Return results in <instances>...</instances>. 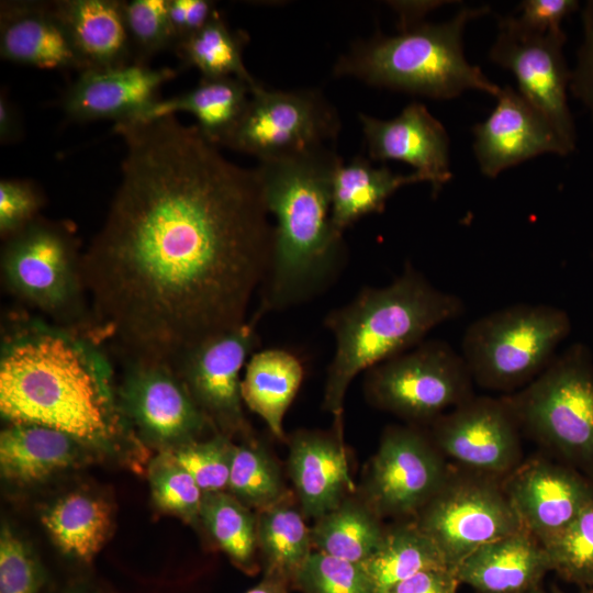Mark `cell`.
<instances>
[{
    "instance_id": "6da1fadb",
    "label": "cell",
    "mask_w": 593,
    "mask_h": 593,
    "mask_svg": "<svg viewBox=\"0 0 593 593\" xmlns=\"http://www.w3.org/2000/svg\"><path fill=\"white\" fill-rule=\"evenodd\" d=\"M125 144L107 217L82 254L94 331L123 358L172 363L248 317L272 222L257 168L176 115L113 125Z\"/></svg>"
},
{
    "instance_id": "7a4b0ae2",
    "label": "cell",
    "mask_w": 593,
    "mask_h": 593,
    "mask_svg": "<svg viewBox=\"0 0 593 593\" xmlns=\"http://www.w3.org/2000/svg\"><path fill=\"white\" fill-rule=\"evenodd\" d=\"M0 412L86 444L108 441L124 418L102 342L25 310L1 323Z\"/></svg>"
},
{
    "instance_id": "3957f363",
    "label": "cell",
    "mask_w": 593,
    "mask_h": 593,
    "mask_svg": "<svg viewBox=\"0 0 593 593\" xmlns=\"http://www.w3.org/2000/svg\"><path fill=\"white\" fill-rule=\"evenodd\" d=\"M342 161L331 146L256 166L273 220L268 269L258 292L257 307L265 314L321 295L345 268L347 244L332 221V179Z\"/></svg>"
},
{
    "instance_id": "277c9868",
    "label": "cell",
    "mask_w": 593,
    "mask_h": 593,
    "mask_svg": "<svg viewBox=\"0 0 593 593\" xmlns=\"http://www.w3.org/2000/svg\"><path fill=\"white\" fill-rule=\"evenodd\" d=\"M463 311L459 296L435 287L410 262L389 284L365 287L329 311L323 323L334 336L335 353L322 407L335 425L343 426L345 396L356 376L417 346L433 328Z\"/></svg>"
},
{
    "instance_id": "5b68a950",
    "label": "cell",
    "mask_w": 593,
    "mask_h": 593,
    "mask_svg": "<svg viewBox=\"0 0 593 593\" xmlns=\"http://www.w3.org/2000/svg\"><path fill=\"white\" fill-rule=\"evenodd\" d=\"M488 11V7L462 8L449 21H423L392 36L378 31L356 41L337 58L333 72L433 99H452L469 89L497 97L502 88L468 63L462 47L468 22Z\"/></svg>"
},
{
    "instance_id": "8992f818",
    "label": "cell",
    "mask_w": 593,
    "mask_h": 593,
    "mask_svg": "<svg viewBox=\"0 0 593 593\" xmlns=\"http://www.w3.org/2000/svg\"><path fill=\"white\" fill-rule=\"evenodd\" d=\"M81 258L75 225L41 215L3 240L2 287L46 320L97 337Z\"/></svg>"
},
{
    "instance_id": "52a82bcc",
    "label": "cell",
    "mask_w": 593,
    "mask_h": 593,
    "mask_svg": "<svg viewBox=\"0 0 593 593\" xmlns=\"http://www.w3.org/2000/svg\"><path fill=\"white\" fill-rule=\"evenodd\" d=\"M503 398L522 433L593 481V356L586 345L572 344Z\"/></svg>"
},
{
    "instance_id": "ba28073f",
    "label": "cell",
    "mask_w": 593,
    "mask_h": 593,
    "mask_svg": "<svg viewBox=\"0 0 593 593\" xmlns=\"http://www.w3.org/2000/svg\"><path fill=\"white\" fill-rule=\"evenodd\" d=\"M570 333L564 310L516 303L473 321L463 334L460 354L475 384L505 395L536 379Z\"/></svg>"
},
{
    "instance_id": "9c48e42d",
    "label": "cell",
    "mask_w": 593,
    "mask_h": 593,
    "mask_svg": "<svg viewBox=\"0 0 593 593\" xmlns=\"http://www.w3.org/2000/svg\"><path fill=\"white\" fill-rule=\"evenodd\" d=\"M473 384L461 354L430 339L367 370L363 392L372 406L406 424L429 427L471 399Z\"/></svg>"
},
{
    "instance_id": "30bf717a",
    "label": "cell",
    "mask_w": 593,
    "mask_h": 593,
    "mask_svg": "<svg viewBox=\"0 0 593 593\" xmlns=\"http://www.w3.org/2000/svg\"><path fill=\"white\" fill-rule=\"evenodd\" d=\"M452 569L481 546L524 530L499 478L463 467L449 472L413 518Z\"/></svg>"
},
{
    "instance_id": "8fae6325",
    "label": "cell",
    "mask_w": 593,
    "mask_h": 593,
    "mask_svg": "<svg viewBox=\"0 0 593 593\" xmlns=\"http://www.w3.org/2000/svg\"><path fill=\"white\" fill-rule=\"evenodd\" d=\"M337 110L316 89L251 91L246 112L227 144L258 163L296 157L335 146Z\"/></svg>"
},
{
    "instance_id": "7c38bea8",
    "label": "cell",
    "mask_w": 593,
    "mask_h": 593,
    "mask_svg": "<svg viewBox=\"0 0 593 593\" xmlns=\"http://www.w3.org/2000/svg\"><path fill=\"white\" fill-rule=\"evenodd\" d=\"M256 309L247 320L213 335L179 355L171 366L216 433L250 436L242 398L240 371L260 344Z\"/></svg>"
},
{
    "instance_id": "4fadbf2b",
    "label": "cell",
    "mask_w": 593,
    "mask_h": 593,
    "mask_svg": "<svg viewBox=\"0 0 593 593\" xmlns=\"http://www.w3.org/2000/svg\"><path fill=\"white\" fill-rule=\"evenodd\" d=\"M449 468L427 427L388 426L358 492L382 519H411L443 485Z\"/></svg>"
},
{
    "instance_id": "5bb4252c",
    "label": "cell",
    "mask_w": 593,
    "mask_h": 593,
    "mask_svg": "<svg viewBox=\"0 0 593 593\" xmlns=\"http://www.w3.org/2000/svg\"><path fill=\"white\" fill-rule=\"evenodd\" d=\"M119 405L142 436L165 449L200 439L213 428L175 368L165 361L123 358Z\"/></svg>"
},
{
    "instance_id": "9a60e30c",
    "label": "cell",
    "mask_w": 593,
    "mask_h": 593,
    "mask_svg": "<svg viewBox=\"0 0 593 593\" xmlns=\"http://www.w3.org/2000/svg\"><path fill=\"white\" fill-rule=\"evenodd\" d=\"M427 429L439 451L460 467L505 478L522 463V430L503 396L473 395Z\"/></svg>"
},
{
    "instance_id": "2e32d148",
    "label": "cell",
    "mask_w": 593,
    "mask_h": 593,
    "mask_svg": "<svg viewBox=\"0 0 593 593\" xmlns=\"http://www.w3.org/2000/svg\"><path fill=\"white\" fill-rule=\"evenodd\" d=\"M566 40L562 30L529 35L500 26L490 59L514 74L518 92L542 114L572 153L577 133L567 98L571 69L563 55Z\"/></svg>"
},
{
    "instance_id": "e0dca14e",
    "label": "cell",
    "mask_w": 593,
    "mask_h": 593,
    "mask_svg": "<svg viewBox=\"0 0 593 593\" xmlns=\"http://www.w3.org/2000/svg\"><path fill=\"white\" fill-rule=\"evenodd\" d=\"M504 489L523 528L544 547L593 501L591 479L541 457L522 462L504 478Z\"/></svg>"
},
{
    "instance_id": "ac0fdd59",
    "label": "cell",
    "mask_w": 593,
    "mask_h": 593,
    "mask_svg": "<svg viewBox=\"0 0 593 593\" xmlns=\"http://www.w3.org/2000/svg\"><path fill=\"white\" fill-rule=\"evenodd\" d=\"M491 115L473 126V152L490 178L541 154H570L551 124L518 91L506 86Z\"/></svg>"
},
{
    "instance_id": "d6986e66",
    "label": "cell",
    "mask_w": 593,
    "mask_h": 593,
    "mask_svg": "<svg viewBox=\"0 0 593 593\" xmlns=\"http://www.w3.org/2000/svg\"><path fill=\"white\" fill-rule=\"evenodd\" d=\"M176 75L169 67L152 68L136 61L113 68L86 69L65 92L63 111L76 122L133 121L159 99L160 88Z\"/></svg>"
},
{
    "instance_id": "ffe728a7",
    "label": "cell",
    "mask_w": 593,
    "mask_h": 593,
    "mask_svg": "<svg viewBox=\"0 0 593 593\" xmlns=\"http://www.w3.org/2000/svg\"><path fill=\"white\" fill-rule=\"evenodd\" d=\"M371 160L411 165L437 195L451 178L449 137L443 124L418 102L407 104L391 120L359 113Z\"/></svg>"
},
{
    "instance_id": "44dd1931",
    "label": "cell",
    "mask_w": 593,
    "mask_h": 593,
    "mask_svg": "<svg viewBox=\"0 0 593 593\" xmlns=\"http://www.w3.org/2000/svg\"><path fill=\"white\" fill-rule=\"evenodd\" d=\"M288 473L305 517L316 519L355 493L343 426L333 432L299 429L287 438Z\"/></svg>"
},
{
    "instance_id": "7402d4cb",
    "label": "cell",
    "mask_w": 593,
    "mask_h": 593,
    "mask_svg": "<svg viewBox=\"0 0 593 593\" xmlns=\"http://www.w3.org/2000/svg\"><path fill=\"white\" fill-rule=\"evenodd\" d=\"M0 55L47 70H86L53 1H1Z\"/></svg>"
},
{
    "instance_id": "603a6c76",
    "label": "cell",
    "mask_w": 593,
    "mask_h": 593,
    "mask_svg": "<svg viewBox=\"0 0 593 593\" xmlns=\"http://www.w3.org/2000/svg\"><path fill=\"white\" fill-rule=\"evenodd\" d=\"M549 571L546 548L524 529L481 546L456 574L479 593H526L540 586Z\"/></svg>"
},
{
    "instance_id": "cb8c5ba5",
    "label": "cell",
    "mask_w": 593,
    "mask_h": 593,
    "mask_svg": "<svg viewBox=\"0 0 593 593\" xmlns=\"http://www.w3.org/2000/svg\"><path fill=\"white\" fill-rule=\"evenodd\" d=\"M54 8L86 69L125 66L133 49L119 0H58Z\"/></svg>"
},
{
    "instance_id": "d4e9b609",
    "label": "cell",
    "mask_w": 593,
    "mask_h": 593,
    "mask_svg": "<svg viewBox=\"0 0 593 593\" xmlns=\"http://www.w3.org/2000/svg\"><path fill=\"white\" fill-rule=\"evenodd\" d=\"M250 96V86L240 79L201 78L194 88L168 99H158L128 122H147L187 112L194 116L195 125L205 139L217 147H226L246 112Z\"/></svg>"
},
{
    "instance_id": "484cf974",
    "label": "cell",
    "mask_w": 593,
    "mask_h": 593,
    "mask_svg": "<svg viewBox=\"0 0 593 593\" xmlns=\"http://www.w3.org/2000/svg\"><path fill=\"white\" fill-rule=\"evenodd\" d=\"M85 444L52 427L10 423L0 434L1 473L20 484L44 480L75 466Z\"/></svg>"
},
{
    "instance_id": "4316f807",
    "label": "cell",
    "mask_w": 593,
    "mask_h": 593,
    "mask_svg": "<svg viewBox=\"0 0 593 593\" xmlns=\"http://www.w3.org/2000/svg\"><path fill=\"white\" fill-rule=\"evenodd\" d=\"M304 378V366L292 351L268 348L255 351L246 363L242 379L244 404L264 419L271 434L281 441L288 436L283 418Z\"/></svg>"
},
{
    "instance_id": "83f0119b",
    "label": "cell",
    "mask_w": 593,
    "mask_h": 593,
    "mask_svg": "<svg viewBox=\"0 0 593 593\" xmlns=\"http://www.w3.org/2000/svg\"><path fill=\"white\" fill-rule=\"evenodd\" d=\"M424 182L412 172H393L388 166L374 167L370 160L356 156L349 163L342 161L332 179V221L343 233L360 219L384 211L387 201L400 188Z\"/></svg>"
},
{
    "instance_id": "f1b7e54d",
    "label": "cell",
    "mask_w": 593,
    "mask_h": 593,
    "mask_svg": "<svg viewBox=\"0 0 593 593\" xmlns=\"http://www.w3.org/2000/svg\"><path fill=\"white\" fill-rule=\"evenodd\" d=\"M257 548L262 573L289 582L313 552L311 527L298 500L288 492L270 506L256 511Z\"/></svg>"
},
{
    "instance_id": "f546056e",
    "label": "cell",
    "mask_w": 593,
    "mask_h": 593,
    "mask_svg": "<svg viewBox=\"0 0 593 593\" xmlns=\"http://www.w3.org/2000/svg\"><path fill=\"white\" fill-rule=\"evenodd\" d=\"M314 521L313 550L357 563L373 555L385 530L382 518L358 491Z\"/></svg>"
},
{
    "instance_id": "4dcf8cb0",
    "label": "cell",
    "mask_w": 593,
    "mask_h": 593,
    "mask_svg": "<svg viewBox=\"0 0 593 593\" xmlns=\"http://www.w3.org/2000/svg\"><path fill=\"white\" fill-rule=\"evenodd\" d=\"M42 523L65 555L88 563L109 536L111 508L100 497L69 493L42 514Z\"/></svg>"
},
{
    "instance_id": "1f68e13d",
    "label": "cell",
    "mask_w": 593,
    "mask_h": 593,
    "mask_svg": "<svg viewBox=\"0 0 593 593\" xmlns=\"http://www.w3.org/2000/svg\"><path fill=\"white\" fill-rule=\"evenodd\" d=\"M362 566L378 593L422 570L450 568L437 545L413 518L385 526L379 547Z\"/></svg>"
},
{
    "instance_id": "d6a6232c",
    "label": "cell",
    "mask_w": 593,
    "mask_h": 593,
    "mask_svg": "<svg viewBox=\"0 0 593 593\" xmlns=\"http://www.w3.org/2000/svg\"><path fill=\"white\" fill-rule=\"evenodd\" d=\"M248 36L232 30L219 11L197 33L178 44L175 49L183 63L197 68L203 79L234 77L250 86H261L247 70L243 52Z\"/></svg>"
},
{
    "instance_id": "836d02e7",
    "label": "cell",
    "mask_w": 593,
    "mask_h": 593,
    "mask_svg": "<svg viewBox=\"0 0 593 593\" xmlns=\"http://www.w3.org/2000/svg\"><path fill=\"white\" fill-rule=\"evenodd\" d=\"M200 519L235 567L250 575L259 571L256 512L227 491L206 492Z\"/></svg>"
},
{
    "instance_id": "e575fe53",
    "label": "cell",
    "mask_w": 593,
    "mask_h": 593,
    "mask_svg": "<svg viewBox=\"0 0 593 593\" xmlns=\"http://www.w3.org/2000/svg\"><path fill=\"white\" fill-rule=\"evenodd\" d=\"M226 491L255 512L272 505L289 492L277 460L253 437L235 445Z\"/></svg>"
},
{
    "instance_id": "d590c367",
    "label": "cell",
    "mask_w": 593,
    "mask_h": 593,
    "mask_svg": "<svg viewBox=\"0 0 593 593\" xmlns=\"http://www.w3.org/2000/svg\"><path fill=\"white\" fill-rule=\"evenodd\" d=\"M148 479L153 501L159 510L190 524L201 522L203 492L170 449H164L153 459Z\"/></svg>"
},
{
    "instance_id": "8d00e7d4",
    "label": "cell",
    "mask_w": 593,
    "mask_h": 593,
    "mask_svg": "<svg viewBox=\"0 0 593 593\" xmlns=\"http://www.w3.org/2000/svg\"><path fill=\"white\" fill-rule=\"evenodd\" d=\"M545 548L551 571L567 582L593 588V501Z\"/></svg>"
},
{
    "instance_id": "74e56055",
    "label": "cell",
    "mask_w": 593,
    "mask_h": 593,
    "mask_svg": "<svg viewBox=\"0 0 593 593\" xmlns=\"http://www.w3.org/2000/svg\"><path fill=\"white\" fill-rule=\"evenodd\" d=\"M292 589L302 593H378L362 563L314 550L294 578Z\"/></svg>"
},
{
    "instance_id": "f35d334b",
    "label": "cell",
    "mask_w": 593,
    "mask_h": 593,
    "mask_svg": "<svg viewBox=\"0 0 593 593\" xmlns=\"http://www.w3.org/2000/svg\"><path fill=\"white\" fill-rule=\"evenodd\" d=\"M234 448L230 437L215 433L208 439H195L170 450L206 493L227 490Z\"/></svg>"
},
{
    "instance_id": "ab89813d",
    "label": "cell",
    "mask_w": 593,
    "mask_h": 593,
    "mask_svg": "<svg viewBox=\"0 0 593 593\" xmlns=\"http://www.w3.org/2000/svg\"><path fill=\"white\" fill-rule=\"evenodd\" d=\"M123 13L133 49V61L148 65L159 52L175 47L168 0L123 1Z\"/></svg>"
},
{
    "instance_id": "60d3db41",
    "label": "cell",
    "mask_w": 593,
    "mask_h": 593,
    "mask_svg": "<svg viewBox=\"0 0 593 593\" xmlns=\"http://www.w3.org/2000/svg\"><path fill=\"white\" fill-rule=\"evenodd\" d=\"M45 573L37 558L8 525L0 534V593H42Z\"/></svg>"
},
{
    "instance_id": "b9f144b4",
    "label": "cell",
    "mask_w": 593,
    "mask_h": 593,
    "mask_svg": "<svg viewBox=\"0 0 593 593\" xmlns=\"http://www.w3.org/2000/svg\"><path fill=\"white\" fill-rule=\"evenodd\" d=\"M45 204L42 190L31 180L1 179L0 236L2 240L19 233L40 215Z\"/></svg>"
},
{
    "instance_id": "7bdbcfd3",
    "label": "cell",
    "mask_w": 593,
    "mask_h": 593,
    "mask_svg": "<svg viewBox=\"0 0 593 593\" xmlns=\"http://www.w3.org/2000/svg\"><path fill=\"white\" fill-rule=\"evenodd\" d=\"M580 8L577 0H524L516 16L500 20L499 25L529 35L560 31L561 22Z\"/></svg>"
},
{
    "instance_id": "ee69618b",
    "label": "cell",
    "mask_w": 593,
    "mask_h": 593,
    "mask_svg": "<svg viewBox=\"0 0 593 593\" xmlns=\"http://www.w3.org/2000/svg\"><path fill=\"white\" fill-rule=\"evenodd\" d=\"M581 21L582 42L574 68L571 69L569 89L593 118V0L586 1L582 7Z\"/></svg>"
},
{
    "instance_id": "f6af8a7d",
    "label": "cell",
    "mask_w": 593,
    "mask_h": 593,
    "mask_svg": "<svg viewBox=\"0 0 593 593\" xmlns=\"http://www.w3.org/2000/svg\"><path fill=\"white\" fill-rule=\"evenodd\" d=\"M216 12L215 2L210 0H168L175 47L200 31Z\"/></svg>"
},
{
    "instance_id": "bcb514c9",
    "label": "cell",
    "mask_w": 593,
    "mask_h": 593,
    "mask_svg": "<svg viewBox=\"0 0 593 593\" xmlns=\"http://www.w3.org/2000/svg\"><path fill=\"white\" fill-rule=\"evenodd\" d=\"M459 584L455 569L432 568L394 584L384 593H457Z\"/></svg>"
},
{
    "instance_id": "7dc6e473",
    "label": "cell",
    "mask_w": 593,
    "mask_h": 593,
    "mask_svg": "<svg viewBox=\"0 0 593 593\" xmlns=\"http://www.w3.org/2000/svg\"><path fill=\"white\" fill-rule=\"evenodd\" d=\"M22 135L21 119L18 110L9 100L5 92L0 93V142L9 144L16 142Z\"/></svg>"
},
{
    "instance_id": "c3c4849f",
    "label": "cell",
    "mask_w": 593,
    "mask_h": 593,
    "mask_svg": "<svg viewBox=\"0 0 593 593\" xmlns=\"http://www.w3.org/2000/svg\"><path fill=\"white\" fill-rule=\"evenodd\" d=\"M390 5L399 15V29L405 30L423 22V16L430 10L440 5V1H391Z\"/></svg>"
},
{
    "instance_id": "681fc988",
    "label": "cell",
    "mask_w": 593,
    "mask_h": 593,
    "mask_svg": "<svg viewBox=\"0 0 593 593\" xmlns=\"http://www.w3.org/2000/svg\"><path fill=\"white\" fill-rule=\"evenodd\" d=\"M291 589V584L286 580L262 574L261 581L245 593H289Z\"/></svg>"
},
{
    "instance_id": "f907efd6",
    "label": "cell",
    "mask_w": 593,
    "mask_h": 593,
    "mask_svg": "<svg viewBox=\"0 0 593 593\" xmlns=\"http://www.w3.org/2000/svg\"><path fill=\"white\" fill-rule=\"evenodd\" d=\"M63 593H102L97 589L85 585V584H75L66 589Z\"/></svg>"
},
{
    "instance_id": "816d5d0a",
    "label": "cell",
    "mask_w": 593,
    "mask_h": 593,
    "mask_svg": "<svg viewBox=\"0 0 593 593\" xmlns=\"http://www.w3.org/2000/svg\"><path fill=\"white\" fill-rule=\"evenodd\" d=\"M551 593H567L562 590H560L558 586L553 585L551 588ZM577 593H593V588H581V590Z\"/></svg>"
},
{
    "instance_id": "f5cc1de1",
    "label": "cell",
    "mask_w": 593,
    "mask_h": 593,
    "mask_svg": "<svg viewBox=\"0 0 593 593\" xmlns=\"http://www.w3.org/2000/svg\"><path fill=\"white\" fill-rule=\"evenodd\" d=\"M526 593H546V592L541 589V586H537Z\"/></svg>"
}]
</instances>
